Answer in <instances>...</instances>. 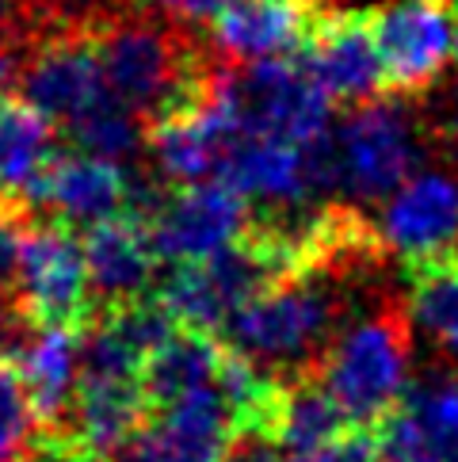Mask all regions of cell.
Returning <instances> with one entry per match:
<instances>
[{
	"mask_svg": "<svg viewBox=\"0 0 458 462\" xmlns=\"http://www.w3.org/2000/svg\"><path fill=\"white\" fill-rule=\"evenodd\" d=\"M371 287L367 279L329 268L298 272L237 310L222 340L268 374L294 383L321 367L336 337L355 321V299L374 294Z\"/></svg>",
	"mask_w": 458,
	"mask_h": 462,
	"instance_id": "6da1fadb",
	"label": "cell"
},
{
	"mask_svg": "<svg viewBox=\"0 0 458 462\" xmlns=\"http://www.w3.org/2000/svg\"><path fill=\"white\" fill-rule=\"evenodd\" d=\"M413 313L394 291H379L374 306L352 321L325 356L317 374L355 428H379L408 390Z\"/></svg>",
	"mask_w": 458,
	"mask_h": 462,
	"instance_id": "7a4b0ae2",
	"label": "cell"
},
{
	"mask_svg": "<svg viewBox=\"0 0 458 462\" xmlns=\"http://www.w3.org/2000/svg\"><path fill=\"white\" fill-rule=\"evenodd\" d=\"M389 100H420L458 61V0H394L371 8Z\"/></svg>",
	"mask_w": 458,
	"mask_h": 462,
	"instance_id": "3957f363",
	"label": "cell"
},
{
	"mask_svg": "<svg viewBox=\"0 0 458 462\" xmlns=\"http://www.w3.org/2000/svg\"><path fill=\"white\" fill-rule=\"evenodd\" d=\"M225 96L237 123L252 134L306 145L329 130V96L298 58L229 65Z\"/></svg>",
	"mask_w": 458,
	"mask_h": 462,
	"instance_id": "277c9868",
	"label": "cell"
},
{
	"mask_svg": "<svg viewBox=\"0 0 458 462\" xmlns=\"http://www.w3.org/2000/svg\"><path fill=\"white\" fill-rule=\"evenodd\" d=\"M15 291L35 313L39 328H65L80 337L96 313L85 237L65 222L39 218L23 241Z\"/></svg>",
	"mask_w": 458,
	"mask_h": 462,
	"instance_id": "5b68a950",
	"label": "cell"
},
{
	"mask_svg": "<svg viewBox=\"0 0 458 462\" xmlns=\"http://www.w3.org/2000/svg\"><path fill=\"white\" fill-rule=\"evenodd\" d=\"M344 188L355 199H389L398 195L420 161V138L413 115L401 100H374L367 107L348 111V123L336 130Z\"/></svg>",
	"mask_w": 458,
	"mask_h": 462,
	"instance_id": "8992f818",
	"label": "cell"
},
{
	"mask_svg": "<svg viewBox=\"0 0 458 462\" xmlns=\"http://www.w3.org/2000/svg\"><path fill=\"white\" fill-rule=\"evenodd\" d=\"M298 61L314 73L329 104L344 111L386 100L371 8H325Z\"/></svg>",
	"mask_w": 458,
	"mask_h": 462,
	"instance_id": "52a82bcc",
	"label": "cell"
},
{
	"mask_svg": "<svg viewBox=\"0 0 458 462\" xmlns=\"http://www.w3.org/2000/svg\"><path fill=\"white\" fill-rule=\"evenodd\" d=\"M252 218V199L225 180H206V184L169 188L160 199L150 234L160 260L169 263H191L222 253L229 241L244 234Z\"/></svg>",
	"mask_w": 458,
	"mask_h": 462,
	"instance_id": "ba28073f",
	"label": "cell"
},
{
	"mask_svg": "<svg viewBox=\"0 0 458 462\" xmlns=\"http://www.w3.org/2000/svg\"><path fill=\"white\" fill-rule=\"evenodd\" d=\"M134 184H138V176H130L123 164L65 145V153L54 161L50 176H46L35 207L42 218L65 222L77 234H85V229L100 226L107 218L130 214Z\"/></svg>",
	"mask_w": 458,
	"mask_h": 462,
	"instance_id": "9c48e42d",
	"label": "cell"
},
{
	"mask_svg": "<svg viewBox=\"0 0 458 462\" xmlns=\"http://www.w3.org/2000/svg\"><path fill=\"white\" fill-rule=\"evenodd\" d=\"M374 432L389 462H458V378L432 374L408 383Z\"/></svg>",
	"mask_w": 458,
	"mask_h": 462,
	"instance_id": "30bf717a",
	"label": "cell"
},
{
	"mask_svg": "<svg viewBox=\"0 0 458 462\" xmlns=\"http://www.w3.org/2000/svg\"><path fill=\"white\" fill-rule=\"evenodd\" d=\"M85 260H88V279H92V299L96 310L145 299L157 294L160 287V253L153 245V234L138 214H119L100 226L85 229Z\"/></svg>",
	"mask_w": 458,
	"mask_h": 462,
	"instance_id": "8fae6325",
	"label": "cell"
},
{
	"mask_svg": "<svg viewBox=\"0 0 458 462\" xmlns=\"http://www.w3.org/2000/svg\"><path fill=\"white\" fill-rule=\"evenodd\" d=\"M382 237L401 263L458 249V176L420 172L389 195L382 210Z\"/></svg>",
	"mask_w": 458,
	"mask_h": 462,
	"instance_id": "7c38bea8",
	"label": "cell"
},
{
	"mask_svg": "<svg viewBox=\"0 0 458 462\" xmlns=\"http://www.w3.org/2000/svg\"><path fill=\"white\" fill-rule=\"evenodd\" d=\"M325 8L279 5V0H234L206 27V35L229 61L298 58L314 39V27Z\"/></svg>",
	"mask_w": 458,
	"mask_h": 462,
	"instance_id": "4fadbf2b",
	"label": "cell"
},
{
	"mask_svg": "<svg viewBox=\"0 0 458 462\" xmlns=\"http://www.w3.org/2000/svg\"><path fill=\"white\" fill-rule=\"evenodd\" d=\"M65 145L69 142L61 130L23 96L0 104V203L35 207Z\"/></svg>",
	"mask_w": 458,
	"mask_h": 462,
	"instance_id": "5bb4252c",
	"label": "cell"
},
{
	"mask_svg": "<svg viewBox=\"0 0 458 462\" xmlns=\"http://www.w3.org/2000/svg\"><path fill=\"white\" fill-rule=\"evenodd\" d=\"M225 356H229V344L222 337L195 333V328L176 325V333L150 356L145 374H142V386H145V398H150L153 417L160 409L191 398V393L218 386Z\"/></svg>",
	"mask_w": 458,
	"mask_h": 462,
	"instance_id": "9a60e30c",
	"label": "cell"
},
{
	"mask_svg": "<svg viewBox=\"0 0 458 462\" xmlns=\"http://www.w3.org/2000/svg\"><path fill=\"white\" fill-rule=\"evenodd\" d=\"M20 378L27 386L31 409H35L39 432L54 436L69 424L77 383H80V337L65 328H42L20 363Z\"/></svg>",
	"mask_w": 458,
	"mask_h": 462,
	"instance_id": "2e32d148",
	"label": "cell"
},
{
	"mask_svg": "<svg viewBox=\"0 0 458 462\" xmlns=\"http://www.w3.org/2000/svg\"><path fill=\"white\" fill-rule=\"evenodd\" d=\"M401 268L413 321L451 363H458V249L401 263Z\"/></svg>",
	"mask_w": 458,
	"mask_h": 462,
	"instance_id": "e0dca14e",
	"label": "cell"
},
{
	"mask_svg": "<svg viewBox=\"0 0 458 462\" xmlns=\"http://www.w3.org/2000/svg\"><path fill=\"white\" fill-rule=\"evenodd\" d=\"M39 420L31 409L20 367H0V462H15L35 439Z\"/></svg>",
	"mask_w": 458,
	"mask_h": 462,
	"instance_id": "ac0fdd59",
	"label": "cell"
},
{
	"mask_svg": "<svg viewBox=\"0 0 458 462\" xmlns=\"http://www.w3.org/2000/svg\"><path fill=\"white\" fill-rule=\"evenodd\" d=\"M39 321L20 291H0V367H20L39 337Z\"/></svg>",
	"mask_w": 458,
	"mask_h": 462,
	"instance_id": "d6986e66",
	"label": "cell"
},
{
	"mask_svg": "<svg viewBox=\"0 0 458 462\" xmlns=\"http://www.w3.org/2000/svg\"><path fill=\"white\" fill-rule=\"evenodd\" d=\"M42 214L35 207H20V203H0V291H15L20 283V256H23V241L31 234Z\"/></svg>",
	"mask_w": 458,
	"mask_h": 462,
	"instance_id": "ffe728a7",
	"label": "cell"
},
{
	"mask_svg": "<svg viewBox=\"0 0 458 462\" xmlns=\"http://www.w3.org/2000/svg\"><path fill=\"white\" fill-rule=\"evenodd\" d=\"M290 462H389V455L374 428H348L314 451L290 455Z\"/></svg>",
	"mask_w": 458,
	"mask_h": 462,
	"instance_id": "44dd1931",
	"label": "cell"
},
{
	"mask_svg": "<svg viewBox=\"0 0 458 462\" xmlns=\"http://www.w3.org/2000/svg\"><path fill=\"white\" fill-rule=\"evenodd\" d=\"M222 462H290V451L268 432H237Z\"/></svg>",
	"mask_w": 458,
	"mask_h": 462,
	"instance_id": "7402d4cb",
	"label": "cell"
},
{
	"mask_svg": "<svg viewBox=\"0 0 458 462\" xmlns=\"http://www.w3.org/2000/svg\"><path fill=\"white\" fill-rule=\"evenodd\" d=\"M23 58H27V39L12 27H0V104L12 100V88H20Z\"/></svg>",
	"mask_w": 458,
	"mask_h": 462,
	"instance_id": "603a6c76",
	"label": "cell"
},
{
	"mask_svg": "<svg viewBox=\"0 0 458 462\" xmlns=\"http://www.w3.org/2000/svg\"><path fill=\"white\" fill-rule=\"evenodd\" d=\"M153 5L165 8L169 15H176V20L191 23V27H210L234 0H153Z\"/></svg>",
	"mask_w": 458,
	"mask_h": 462,
	"instance_id": "cb8c5ba5",
	"label": "cell"
},
{
	"mask_svg": "<svg viewBox=\"0 0 458 462\" xmlns=\"http://www.w3.org/2000/svg\"><path fill=\"white\" fill-rule=\"evenodd\" d=\"M114 462H176L172 451L160 443V436L153 428H142V432L126 443V448L114 455Z\"/></svg>",
	"mask_w": 458,
	"mask_h": 462,
	"instance_id": "d4e9b609",
	"label": "cell"
},
{
	"mask_svg": "<svg viewBox=\"0 0 458 462\" xmlns=\"http://www.w3.org/2000/svg\"><path fill=\"white\" fill-rule=\"evenodd\" d=\"M279 5H306V8H325L329 0H279Z\"/></svg>",
	"mask_w": 458,
	"mask_h": 462,
	"instance_id": "484cf974",
	"label": "cell"
},
{
	"mask_svg": "<svg viewBox=\"0 0 458 462\" xmlns=\"http://www.w3.org/2000/svg\"><path fill=\"white\" fill-rule=\"evenodd\" d=\"M0 27H12V20L5 15V5H0Z\"/></svg>",
	"mask_w": 458,
	"mask_h": 462,
	"instance_id": "4316f807",
	"label": "cell"
}]
</instances>
